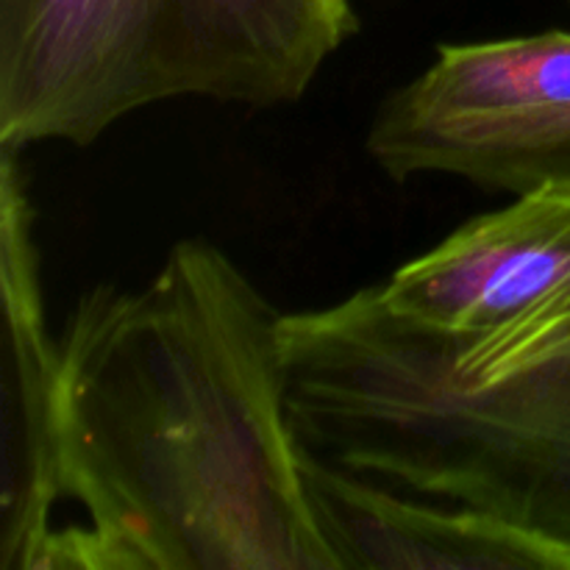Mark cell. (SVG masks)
I'll list each match as a JSON object with an SVG mask.
<instances>
[{
	"label": "cell",
	"instance_id": "ba28073f",
	"mask_svg": "<svg viewBox=\"0 0 570 570\" xmlns=\"http://www.w3.org/2000/svg\"><path fill=\"white\" fill-rule=\"evenodd\" d=\"M373 161L395 181L454 176L490 193L521 195L540 187L570 193V106L412 139Z\"/></svg>",
	"mask_w": 570,
	"mask_h": 570
},
{
	"label": "cell",
	"instance_id": "52a82bcc",
	"mask_svg": "<svg viewBox=\"0 0 570 570\" xmlns=\"http://www.w3.org/2000/svg\"><path fill=\"white\" fill-rule=\"evenodd\" d=\"M570 106V33L440 45L438 59L379 104L367 128L371 159L395 145Z\"/></svg>",
	"mask_w": 570,
	"mask_h": 570
},
{
	"label": "cell",
	"instance_id": "6da1fadb",
	"mask_svg": "<svg viewBox=\"0 0 570 570\" xmlns=\"http://www.w3.org/2000/svg\"><path fill=\"white\" fill-rule=\"evenodd\" d=\"M284 312L204 237L59 334L61 490L42 570H337L301 479Z\"/></svg>",
	"mask_w": 570,
	"mask_h": 570
},
{
	"label": "cell",
	"instance_id": "7a4b0ae2",
	"mask_svg": "<svg viewBox=\"0 0 570 570\" xmlns=\"http://www.w3.org/2000/svg\"><path fill=\"white\" fill-rule=\"evenodd\" d=\"M356 28L351 0H0V148L178 98L293 106Z\"/></svg>",
	"mask_w": 570,
	"mask_h": 570
},
{
	"label": "cell",
	"instance_id": "5b68a950",
	"mask_svg": "<svg viewBox=\"0 0 570 570\" xmlns=\"http://www.w3.org/2000/svg\"><path fill=\"white\" fill-rule=\"evenodd\" d=\"M399 321L440 337H476L570 315V193L515 195L376 284Z\"/></svg>",
	"mask_w": 570,
	"mask_h": 570
},
{
	"label": "cell",
	"instance_id": "3957f363",
	"mask_svg": "<svg viewBox=\"0 0 570 570\" xmlns=\"http://www.w3.org/2000/svg\"><path fill=\"white\" fill-rule=\"evenodd\" d=\"M340 445L365 476L488 512L570 560V317L495 343L482 379L384 323L351 367Z\"/></svg>",
	"mask_w": 570,
	"mask_h": 570
},
{
	"label": "cell",
	"instance_id": "277c9868",
	"mask_svg": "<svg viewBox=\"0 0 570 570\" xmlns=\"http://www.w3.org/2000/svg\"><path fill=\"white\" fill-rule=\"evenodd\" d=\"M20 150L0 148V287H3V434L0 570H42L59 534L61 356L45 315L42 259Z\"/></svg>",
	"mask_w": 570,
	"mask_h": 570
},
{
	"label": "cell",
	"instance_id": "8992f818",
	"mask_svg": "<svg viewBox=\"0 0 570 570\" xmlns=\"http://www.w3.org/2000/svg\"><path fill=\"white\" fill-rule=\"evenodd\" d=\"M301 479L337 570H570L562 551L501 518L412 501L304 443Z\"/></svg>",
	"mask_w": 570,
	"mask_h": 570
}]
</instances>
